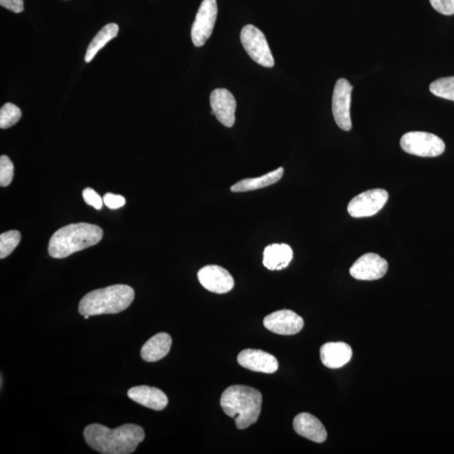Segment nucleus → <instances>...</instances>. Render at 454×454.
<instances>
[{
	"label": "nucleus",
	"mask_w": 454,
	"mask_h": 454,
	"mask_svg": "<svg viewBox=\"0 0 454 454\" xmlns=\"http://www.w3.org/2000/svg\"><path fill=\"white\" fill-rule=\"evenodd\" d=\"M84 436L89 447L100 453L130 454L144 440L145 432L135 424H125L115 429L91 424L85 428Z\"/></svg>",
	"instance_id": "f257e3e1"
},
{
	"label": "nucleus",
	"mask_w": 454,
	"mask_h": 454,
	"mask_svg": "<svg viewBox=\"0 0 454 454\" xmlns=\"http://www.w3.org/2000/svg\"><path fill=\"white\" fill-rule=\"evenodd\" d=\"M263 397L258 390L245 386H232L220 398L221 408L235 419L236 428L246 429L257 422L261 413Z\"/></svg>",
	"instance_id": "f03ea898"
},
{
	"label": "nucleus",
	"mask_w": 454,
	"mask_h": 454,
	"mask_svg": "<svg viewBox=\"0 0 454 454\" xmlns=\"http://www.w3.org/2000/svg\"><path fill=\"white\" fill-rule=\"evenodd\" d=\"M104 231L96 225L70 224L57 231L50 239L48 252L53 258H65L75 252L98 244Z\"/></svg>",
	"instance_id": "7ed1b4c3"
},
{
	"label": "nucleus",
	"mask_w": 454,
	"mask_h": 454,
	"mask_svg": "<svg viewBox=\"0 0 454 454\" xmlns=\"http://www.w3.org/2000/svg\"><path fill=\"white\" fill-rule=\"evenodd\" d=\"M135 291L126 285H115L91 291L84 296L79 305L82 316H91L124 312L134 301Z\"/></svg>",
	"instance_id": "20e7f679"
},
{
	"label": "nucleus",
	"mask_w": 454,
	"mask_h": 454,
	"mask_svg": "<svg viewBox=\"0 0 454 454\" xmlns=\"http://www.w3.org/2000/svg\"><path fill=\"white\" fill-rule=\"evenodd\" d=\"M406 153L422 158H435L444 153L445 143L437 135L424 131H410L401 139Z\"/></svg>",
	"instance_id": "39448f33"
},
{
	"label": "nucleus",
	"mask_w": 454,
	"mask_h": 454,
	"mask_svg": "<svg viewBox=\"0 0 454 454\" xmlns=\"http://www.w3.org/2000/svg\"><path fill=\"white\" fill-rule=\"evenodd\" d=\"M240 41L252 60L265 68H273L274 59L265 34L257 27L247 25L240 32Z\"/></svg>",
	"instance_id": "423d86ee"
},
{
	"label": "nucleus",
	"mask_w": 454,
	"mask_h": 454,
	"mask_svg": "<svg viewBox=\"0 0 454 454\" xmlns=\"http://www.w3.org/2000/svg\"><path fill=\"white\" fill-rule=\"evenodd\" d=\"M389 199L386 189H375L352 198L348 207V214L354 218H363L377 214Z\"/></svg>",
	"instance_id": "0eeeda50"
},
{
	"label": "nucleus",
	"mask_w": 454,
	"mask_h": 454,
	"mask_svg": "<svg viewBox=\"0 0 454 454\" xmlns=\"http://www.w3.org/2000/svg\"><path fill=\"white\" fill-rule=\"evenodd\" d=\"M218 13L216 0H203L191 29V38L197 48L204 46L214 30Z\"/></svg>",
	"instance_id": "6e6552de"
},
{
	"label": "nucleus",
	"mask_w": 454,
	"mask_h": 454,
	"mask_svg": "<svg viewBox=\"0 0 454 454\" xmlns=\"http://www.w3.org/2000/svg\"><path fill=\"white\" fill-rule=\"evenodd\" d=\"M352 91V86L347 79H340L337 81L332 96V114L337 125L345 131L352 129L350 115Z\"/></svg>",
	"instance_id": "1a4fd4ad"
},
{
	"label": "nucleus",
	"mask_w": 454,
	"mask_h": 454,
	"mask_svg": "<svg viewBox=\"0 0 454 454\" xmlns=\"http://www.w3.org/2000/svg\"><path fill=\"white\" fill-rule=\"evenodd\" d=\"M263 325L275 334L290 336L297 334L304 328V320L290 310H277L267 315Z\"/></svg>",
	"instance_id": "9d476101"
},
{
	"label": "nucleus",
	"mask_w": 454,
	"mask_h": 454,
	"mask_svg": "<svg viewBox=\"0 0 454 454\" xmlns=\"http://www.w3.org/2000/svg\"><path fill=\"white\" fill-rule=\"evenodd\" d=\"M388 263L385 258L376 254H368L361 257L353 263L350 269L351 276L358 281H377L387 273Z\"/></svg>",
	"instance_id": "9b49d317"
},
{
	"label": "nucleus",
	"mask_w": 454,
	"mask_h": 454,
	"mask_svg": "<svg viewBox=\"0 0 454 454\" xmlns=\"http://www.w3.org/2000/svg\"><path fill=\"white\" fill-rule=\"evenodd\" d=\"M198 279L205 290L216 294H226L234 288V277L224 267L207 265L198 272Z\"/></svg>",
	"instance_id": "f8f14e48"
},
{
	"label": "nucleus",
	"mask_w": 454,
	"mask_h": 454,
	"mask_svg": "<svg viewBox=\"0 0 454 454\" xmlns=\"http://www.w3.org/2000/svg\"><path fill=\"white\" fill-rule=\"evenodd\" d=\"M209 101L216 119L225 126H234L236 102L231 93L226 88H216L212 91Z\"/></svg>",
	"instance_id": "ddd939ff"
},
{
	"label": "nucleus",
	"mask_w": 454,
	"mask_h": 454,
	"mask_svg": "<svg viewBox=\"0 0 454 454\" xmlns=\"http://www.w3.org/2000/svg\"><path fill=\"white\" fill-rule=\"evenodd\" d=\"M238 362L248 370L274 374L278 368V362L274 355L258 349H245L239 353Z\"/></svg>",
	"instance_id": "4468645a"
},
{
	"label": "nucleus",
	"mask_w": 454,
	"mask_h": 454,
	"mask_svg": "<svg viewBox=\"0 0 454 454\" xmlns=\"http://www.w3.org/2000/svg\"><path fill=\"white\" fill-rule=\"evenodd\" d=\"M128 397L139 405L154 410H162L168 406L167 395L158 388L146 386H135L127 392Z\"/></svg>",
	"instance_id": "2eb2a0df"
},
{
	"label": "nucleus",
	"mask_w": 454,
	"mask_h": 454,
	"mask_svg": "<svg viewBox=\"0 0 454 454\" xmlns=\"http://www.w3.org/2000/svg\"><path fill=\"white\" fill-rule=\"evenodd\" d=\"M293 426L299 435L317 444H321L327 439L328 433L323 424L309 413L297 415L294 419Z\"/></svg>",
	"instance_id": "dca6fc26"
},
{
	"label": "nucleus",
	"mask_w": 454,
	"mask_h": 454,
	"mask_svg": "<svg viewBox=\"0 0 454 454\" xmlns=\"http://www.w3.org/2000/svg\"><path fill=\"white\" fill-rule=\"evenodd\" d=\"M320 353L322 363L332 370L346 366L352 356L351 347L343 341L325 343L321 348Z\"/></svg>",
	"instance_id": "f3484780"
},
{
	"label": "nucleus",
	"mask_w": 454,
	"mask_h": 454,
	"mask_svg": "<svg viewBox=\"0 0 454 454\" xmlns=\"http://www.w3.org/2000/svg\"><path fill=\"white\" fill-rule=\"evenodd\" d=\"M171 347L172 337L168 333H158L143 345L141 350L142 358L146 362H157L168 355Z\"/></svg>",
	"instance_id": "a211bd4d"
},
{
	"label": "nucleus",
	"mask_w": 454,
	"mask_h": 454,
	"mask_svg": "<svg viewBox=\"0 0 454 454\" xmlns=\"http://www.w3.org/2000/svg\"><path fill=\"white\" fill-rule=\"evenodd\" d=\"M293 259V251L287 244H272L263 252V265L269 270H281L288 267Z\"/></svg>",
	"instance_id": "6ab92c4d"
},
{
	"label": "nucleus",
	"mask_w": 454,
	"mask_h": 454,
	"mask_svg": "<svg viewBox=\"0 0 454 454\" xmlns=\"http://www.w3.org/2000/svg\"><path fill=\"white\" fill-rule=\"evenodd\" d=\"M284 168L281 167V168L272 171V172L267 173L261 177L245 178V180H240L238 183L232 185L231 190L234 193H243L266 188L267 186L276 184L277 182L281 180L283 176H284Z\"/></svg>",
	"instance_id": "aec40b11"
},
{
	"label": "nucleus",
	"mask_w": 454,
	"mask_h": 454,
	"mask_svg": "<svg viewBox=\"0 0 454 454\" xmlns=\"http://www.w3.org/2000/svg\"><path fill=\"white\" fill-rule=\"evenodd\" d=\"M118 32L119 26L115 23H110V24L103 27L89 44L86 55H85V62L89 63V62L94 59L99 50L102 49L112 39L116 37Z\"/></svg>",
	"instance_id": "412c9836"
},
{
	"label": "nucleus",
	"mask_w": 454,
	"mask_h": 454,
	"mask_svg": "<svg viewBox=\"0 0 454 454\" xmlns=\"http://www.w3.org/2000/svg\"><path fill=\"white\" fill-rule=\"evenodd\" d=\"M429 89L434 95L454 101V77H441L431 84Z\"/></svg>",
	"instance_id": "4be33fe9"
},
{
	"label": "nucleus",
	"mask_w": 454,
	"mask_h": 454,
	"mask_svg": "<svg viewBox=\"0 0 454 454\" xmlns=\"http://www.w3.org/2000/svg\"><path fill=\"white\" fill-rule=\"evenodd\" d=\"M21 111L12 103L3 104L0 110V128L8 129L17 124L21 118Z\"/></svg>",
	"instance_id": "5701e85b"
},
{
	"label": "nucleus",
	"mask_w": 454,
	"mask_h": 454,
	"mask_svg": "<svg viewBox=\"0 0 454 454\" xmlns=\"http://www.w3.org/2000/svg\"><path fill=\"white\" fill-rule=\"evenodd\" d=\"M21 239V235L18 231H9L0 235V258L8 257L19 245Z\"/></svg>",
	"instance_id": "b1692460"
},
{
	"label": "nucleus",
	"mask_w": 454,
	"mask_h": 454,
	"mask_svg": "<svg viewBox=\"0 0 454 454\" xmlns=\"http://www.w3.org/2000/svg\"><path fill=\"white\" fill-rule=\"evenodd\" d=\"M14 177V165L9 157L3 155L0 158V185L7 187L11 184Z\"/></svg>",
	"instance_id": "393cba45"
},
{
	"label": "nucleus",
	"mask_w": 454,
	"mask_h": 454,
	"mask_svg": "<svg viewBox=\"0 0 454 454\" xmlns=\"http://www.w3.org/2000/svg\"><path fill=\"white\" fill-rule=\"evenodd\" d=\"M433 9L444 15H454V0H430Z\"/></svg>",
	"instance_id": "a878e982"
},
{
	"label": "nucleus",
	"mask_w": 454,
	"mask_h": 454,
	"mask_svg": "<svg viewBox=\"0 0 454 454\" xmlns=\"http://www.w3.org/2000/svg\"><path fill=\"white\" fill-rule=\"evenodd\" d=\"M83 197L86 204L95 208L100 209L103 207L104 201L101 197L97 193L94 189L91 188H86L83 191Z\"/></svg>",
	"instance_id": "bb28decb"
},
{
	"label": "nucleus",
	"mask_w": 454,
	"mask_h": 454,
	"mask_svg": "<svg viewBox=\"0 0 454 454\" xmlns=\"http://www.w3.org/2000/svg\"><path fill=\"white\" fill-rule=\"evenodd\" d=\"M104 205L108 208L116 209L122 208L126 205V199L122 196L114 195V193H107L103 198Z\"/></svg>",
	"instance_id": "cd10ccee"
},
{
	"label": "nucleus",
	"mask_w": 454,
	"mask_h": 454,
	"mask_svg": "<svg viewBox=\"0 0 454 454\" xmlns=\"http://www.w3.org/2000/svg\"><path fill=\"white\" fill-rule=\"evenodd\" d=\"M0 5L15 13H21L24 10L23 0H0Z\"/></svg>",
	"instance_id": "c85d7f7f"
},
{
	"label": "nucleus",
	"mask_w": 454,
	"mask_h": 454,
	"mask_svg": "<svg viewBox=\"0 0 454 454\" xmlns=\"http://www.w3.org/2000/svg\"><path fill=\"white\" fill-rule=\"evenodd\" d=\"M84 316V319H86V320H88V318H89V316H88V315H85V316Z\"/></svg>",
	"instance_id": "c756f323"
}]
</instances>
